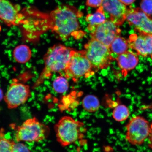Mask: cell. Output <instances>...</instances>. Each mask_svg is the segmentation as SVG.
Here are the masks:
<instances>
[{
    "instance_id": "6da1fadb",
    "label": "cell",
    "mask_w": 152,
    "mask_h": 152,
    "mask_svg": "<svg viewBox=\"0 0 152 152\" xmlns=\"http://www.w3.org/2000/svg\"><path fill=\"white\" fill-rule=\"evenodd\" d=\"M83 15L75 7L67 5L59 6L48 14L36 11L34 27L39 37L50 29L57 38L64 41L78 34L80 28L78 18Z\"/></svg>"
},
{
    "instance_id": "7a4b0ae2",
    "label": "cell",
    "mask_w": 152,
    "mask_h": 152,
    "mask_svg": "<svg viewBox=\"0 0 152 152\" xmlns=\"http://www.w3.org/2000/svg\"><path fill=\"white\" fill-rule=\"evenodd\" d=\"M74 50L60 44L49 48L43 57L44 67L34 88L39 86L45 80L50 78L53 73H64L71 60Z\"/></svg>"
},
{
    "instance_id": "3957f363",
    "label": "cell",
    "mask_w": 152,
    "mask_h": 152,
    "mask_svg": "<svg viewBox=\"0 0 152 152\" xmlns=\"http://www.w3.org/2000/svg\"><path fill=\"white\" fill-rule=\"evenodd\" d=\"M54 129L57 141L63 147L82 138L87 130L84 123L68 116L61 118Z\"/></svg>"
},
{
    "instance_id": "277c9868",
    "label": "cell",
    "mask_w": 152,
    "mask_h": 152,
    "mask_svg": "<svg viewBox=\"0 0 152 152\" xmlns=\"http://www.w3.org/2000/svg\"><path fill=\"white\" fill-rule=\"evenodd\" d=\"M15 130V139L18 142H39L47 138L50 132L49 127L35 117L26 120Z\"/></svg>"
},
{
    "instance_id": "5b68a950",
    "label": "cell",
    "mask_w": 152,
    "mask_h": 152,
    "mask_svg": "<svg viewBox=\"0 0 152 152\" xmlns=\"http://www.w3.org/2000/svg\"><path fill=\"white\" fill-rule=\"evenodd\" d=\"M86 56L94 69H106L114 59L109 47L91 39L85 45Z\"/></svg>"
},
{
    "instance_id": "8992f818",
    "label": "cell",
    "mask_w": 152,
    "mask_h": 152,
    "mask_svg": "<svg viewBox=\"0 0 152 152\" xmlns=\"http://www.w3.org/2000/svg\"><path fill=\"white\" fill-rule=\"evenodd\" d=\"M93 66L86 56L85 50H74L68 67L64 72L66 78L74 80L82 77H88L93 75Z\"/></svg>"
},
{
    "instance_id": "52a82bcc",
    "label": "cell",
    "mask_w": 152,
    "mask_h": 152,
    "mask_svg": "<svg viewBox=\"0 0 152 152\" xmlns=\"http://www.w3.org/2000/svg\"><path fill=\"white\" fill-rule=\"evenodd\" d=\"M150 125L143 117L136 116L132 117L126 126V141L133 145H142L149 137Z\"/></svg>"
},
{
    "instance_id": "ba28073f",
    "label": "cell",
    "mask_w": 152,
    "mask_h": 152,
    "mask_svg": "<svg viewBox=\"0 0 152 152\" xmlns=\"http://www.w3.org/2000/svg\"><path fill=\"white\" fill-rule=\"evenodd\" d=\"M31 96L28 86L14 82L10 86L4 99L9 109H14L26 103Z\"/></svg>"
},
{
    "instance_id": "9c48e42d",
    "label": "cell",
    "mask_w": 152,
    "mask_h": 152,
    "mask_svg": "<svg viewBox=\"0 0 152 152\" xmlns=\"http://www.w3.org/2000/svg\"><path fill=\"white\" fill-rule=\"evenodd\" d=\"M126 20L138 33L152 35V18L139 8L128 9Z\"/></svg>"
},
{
    "instance_id": "30bf717a",
    "label": "cell",
    "mask_w": 152,
    "mask_h": 152,
    "mask_svg": "<svg viewBox=\"0 0 152 152\" xmlns=\"http://www.w3.org/2000/svg\"><path fill=\"white\" fill-rule=\"evenodd\" d=\"M121 32V30L118 26L110 20H106L91 32V36L92 39L109 47L114 40L120 36Z\"/></svg>"
},
{
    "instance_id": "8fae6325",
    "label": "cell",
    "mask_w": 152,
    "mask_h": 152,
    "mask_svg": "<svg viewBox=\"0 0 152 152\" xmlns=\"http://www.w3.org/2000/svg\"><path fill=\"white\" fill-rule=\"evenodd\" d=\"M20 11L19 6L13 4L8 0L0 1V20L7 26L23 24L25 16Z\"/></svg>"
},
{
    "instance_id": "7c38bea8",
    "label": "cell",
    "mask_w": 152,
    "mask_h": 152,
    "mask_svg": "<svg viewBox=\"0 0 152 152\" xmlns=\"http://www.w3.org/2000/svg\"><path fill=\"white\" fill-rule=\"evenodd\" d=\"M130 48L138 56L152 60V35L142 33L132 34L128 39Z\"/></svg>"
},
{
    "instance_id": "4fadbf2b",
    "label": "cell",
    "mask_w": 152,
    "mask_h": 152,
    "mask_svg": "<svg viewBox=\"0 0 152 152\" xmlns=\"http://www.w3.org/2000/svg\"><path fill=\"white\" fill-rule=\"evenodd\" d=\"M101 6L104 12L109 14V20L116 25H122L126 20L128 9L119 0H104Z\"/></svg>"
},
{
    "instance_id": "5bb4252c",
    "label": "cell",
    "mask_w": 152,
    "mask_h": 152,
    "mask_svg": "<svg viewBox=\"0 0 152 152\" xmlns=\"http://www.w3.org/2000/svg\"><path fill=\"white\" fill-rule=\"evenodd\" d=\"M116 60L124 76H126L129 72L134 69L139 62L138 54L130 51L119 55Z\"/></svg>"
},
{
    "instance_id": "9a60e30c",
    "label": "cell",
    "mask_w": 152,
    "mask_h": 152,
    "mask_svg": "<svg viewBox=\"0 0 152 152\" xmlns=\"http://www.w3.org/2000/svg\"><path fill=\"white\" fill-rule=\"evenodd\" d=\"M86 20L88 23L87 28L89 31H94L97 26L103 23L106 20L105 12L103 7L101 6L94 14L87 15Z\"/></svg>"
},
{
    "instance_id": "2e32d148",
    "label": "cell",
    "mask_w": 152,
    "mask_h": 152,
    "mask_svg": "<svg viewBox=\"0 0 152 152\" xmlns=\"http://www.w3.org/2000/svg\"><path fill=\"white\" fill-rule=\"evenodd\" d=\"M13 56L17 62L20 64H25L31 59L32 52L28 45H21L15 48L13 51Z\"/></svg>"
},
{
    "instance_id": "e0dca14e",
    "label": "cell",
    "mask_w": 152,
    "mask_h": 152,
    "mask_svg": "<svg viewBox=\"0 0 152 152\" xmlns=\"http://www.w3.org/2000/svg\"><path fill=\"white\" fill-rule=\"evenodd\" d=\"M109 48L112 53L119 56L128 51L130 48L128 40L119 36L114 40Z\"/></svg>"
},
{
    "instance_id": "ac0fdd59",
    "label": "cell",
    "mask_w": 152,
    "mask_h": 152,
    "mask_svg": "<svg viewBox=\"0 0 152 152\" xmlns=\"http://www.w3.org/2000/svg\"><path fill=\"white\" fill-rule=\"evenodd\" d=\"M82 106L85 111L88 113H94L99 109L100 102L96 96L87 95L83 100Z\"/></svg>"
},
{
    "instance_id": "d6986e66",
    "label": "cell",
    "mask_w": 152,
    "mask_h": 152,
    "mask_svg": "<svg viewBox=\"0 0 152 152\" xmlns=\"http://www.w3.org/2000/svg\"><path fill=\"white\" fill-rule=\"evenodd\" d=\"M130 115V111L128 107L123 104H119L113 110L112 114L113 118L118 122L126 120Z\"/></svg>"
},
{
    "instance_id": "ffe728a7",
    "label": "cell",
    "mask_w": 152,
    "mask_h": 152,
    "mask_svg": "<svg viewBox=\"0 0 152 152\" xmlns=\"http://www.w3.org/2000/svg\"><path fill=\"white\" fill-rule=\"evenodd\" d=\"M53 87L56 92L58 94H63L68 90L69 83L65 77L62 76H58L53 81Z\"/></svg>"
},
{
    "instance_id": "44dd1931",
    "label": "cell",
    "mask_w": 152,
    "mask_h": 152,
    "mask_svg": "<svg viewBox=\"0 0 152 152\" xmlns=\"http://www.w3.org/2000/svg\"><path fill=\"white\" fill-rule=\"evenodd\" d=\"M15 143L12 140L0 138V152H12Z\"/></svg>"
},
{
    "instance_id": "7402d4cb",
    "label": "cell",
    "mask_w": 152,
    "mask_h": 152,
    "mask_svg": "<svg viewBox=\"0 0 152 152\" xmlns=\"http://www.w3.org/2000/svg\"><path fill=\"white\" fill-rule=\"evenodd\" d=\"M140 9L148 15H152V0H142Z\"/></svg>"
},
{
    "instance_id": "603a6c76",
    "label": "cell",
    "mask_w": 152,
    "mask_h": 152,
    "mask_svg": "<svg viewBox=\"0 0 152 152\" xmlns=\"http://www.w3.org/2000/svg\"><path fill=\"white\" fill-rule=\"evenodd\" d=\"M12 152H31L28 148L21 142L15 143Z\"/></svg>"
},
{
    "instance_id": "cb8c5ba5",
    "label": "cell",
    "mask_w": 152,
    "mask_h": 152,
    "mask_svg": "<svg viewBox=\"0 0 152 152\" xmlns=\"http://www.w3.org/2000/svg\"><path fill=\"white\" fill-rule=\"evenodd\" d=\"M104 0H87L86 5L94 7L101 6Z\"/></svg>"
},
{
    "instance_id": "d4e9b609",
    "label": "cell",
    "mask_w": 152,
    "mask_h": 152,
    "mask_svg": "<svg viewBox=\"0 0 152 152\" xmlns=\"http://www.w3.org/2000/svg\"><path fill=\"white\" fill-rule=\"evenodd\" d=\"M149 142L148 146L150 149L152 150V122L150 125V130L149 136Z\"/></svg>"
},
{
    "instance_id": "484cf974",
    "label": "cell",
    "mask_w": 152,
    "mask_h": 152,
    "mask_svg": "<svg viewBox=\"0 0 152 152\" xmlns=\"http://www.w3.org/2000/svg\"><path fill=\"white\" fill-rule=\"evenodd\" d=\"M29 9H28V10H26L25 15H26V17L24 23V26L26 25V19H27V17L28 16V10H29ZM26 26H24V27H26ZM28 34H26V35L25 36V37L26 39L27 40V41H28L29 42H32V43H35V42H34L32 41L31 40V39H30V38L29 37V36H28Z\"/></svg>"
},
{
    "instance_id": "4316f807",
    "label": "cell",
    "mask_w": 152,
    "mask_h": 152,
    "mask_svg": "<svg viewBox=\"0 0 152 152\" xmlns=\"http://www.w3.org/2000/svg\"><path fill=\"white\" fill-rule=\"evenodd\" d=\"M119 1L125 5H129L134 2L135 0H119Z\"/></svg>"
},
{
    "instance_id": "83f0119b",
    "label": "cell",
    "mask_w": 152,
    "mask_h": 152,
    "mask_svg": "<svg viewBox=\"0 0 152 152\" xmlns=\"http://www.w3.org/2000/svg\"><path fill=\"white\" fill-rule=\"evenodd\" d=\"M32 9H31V10H30V11L29 16V18H28V19H29V20H28V25H30L29 24V20H30V16H31V11L32 10ZM29 26V27H30V26ZM30 34H31V35L32 36V37H33V39H34L35 40L37 41H38V40H37V39H35V38L34 37H33V35H32V34L31 31L30 32Z\"/></svg>"
},
{
    "instance_id": "f1b7e54d",
    "label": "cell",
    "mask_w": 152,
    "mask_h": 152,
    "mask_svg": "<svg viewBox=\"0 0 152 152\" xmlns=\"http://www.w3.org/2000/svg\"><path fill=\"white\" fill-rule=\"evenodd\" d=\"M4 96H3V92L1 89L0 88V102L4 98Z\"/></svg>"
},
{
    "instance_id": "f546056e",
    "label": "cell",
    "mask_w": 152,
    "mask_h": 152,
    "mask_svg": "<svg viewBox=\"0 0 152 152\" xmlns=\"http://www.w3.org/2000/svg\"><path fill=\"white\" fill-rule=\"evenodd\" d=\"M33 9H32V10L31 11V16H30V20H29V24L30 25H31L30 24V20H31V16H32V12H33ZM30 26V27H31V26ZM31 33H32V35H33V37H34V38H35V39H37V40H39V39H37V38H36L35 37V36L34 35V34L33 33V31H32V30H31Z\"/></svg>"
},
{
    "instance_id": "4dcf8cb0",
    "label": "cell",
    "mask_w": 152,
    "mask_h": 152,
    "mask_svg": "<svg viewBox=\"0 0 152 152\" xmlns=\"http://www.w3.org/2000/svg\"><path fill=\"white\" fill-rule=\"evenodd\" d=\"M30 9H29V10H28V16H27V17L28 18H27V19H28V13H29V10H30ZM28 19H26V25H27V22H28ZM26 27H27V26H26ZM30 33V32H29ZM29 33H28V36H29V37H30V39H31V40L32 41H33V42H35L33 40V39H32V38H31V37H30V36L29 35Z\"/></svg>"
},
{
    "instance_id": "1f68e13d",
    "label": "cell",
    "mask_w": 152,
    "mask_h": 152,
    "mask_svg": "<svg viewBox=\"0 0 152 152\" xmlns=\"http://www.w3.org/2000/svg\"><path fill=\"white\" fill-rule=\"evenodd\" d=\"M31 9H30V10H29V13H28V22H27V25H28V18H29V15H30V10H31ZM28 20H29V19H28ZM28 26H27V27H28ZM29 35H30V37H31V38H32V39H33V40H34V41H35V42H37V41L35 40V39H33V37H32V36H31V34H30V33H29Z\"/></svg>"
},
{
    "instance_id": "d6a6232c",
    "label": "cell",
    "mask_w": 152,
    "mask_h": 152,
    "mask_svg": "<svg viewBox=\"0 0 152 152\" xmlns=\"http://www.w3.org/2000/svg\"><path fill=\"white\" fill-rule=\"evenodd\" d=\"M1 1V0H0V1Z\"/></svg>"
}]
</instances>
